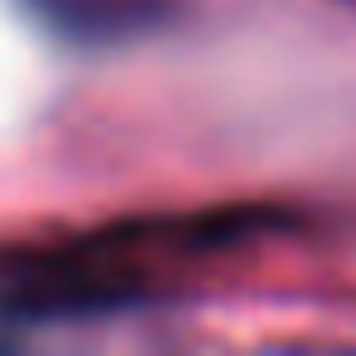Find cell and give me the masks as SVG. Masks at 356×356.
<instances>
[{
    "mask_svg": "<svg viewBox=\"0 0 356 356\" xmlns=\"http://www.w3.org/2000/svg\"><path fill=\"white\" fill-rule=\"evenodd\" d=\"M30 6L44 20H54L64 35L108 40V35H127V30L152 25L166 0H30Z\"/></svg>",
    "mask_w": 356,
    "mask_h": 356,
    "instance_id": "obj_1",
    "label": "cell"
}]
</instances>
